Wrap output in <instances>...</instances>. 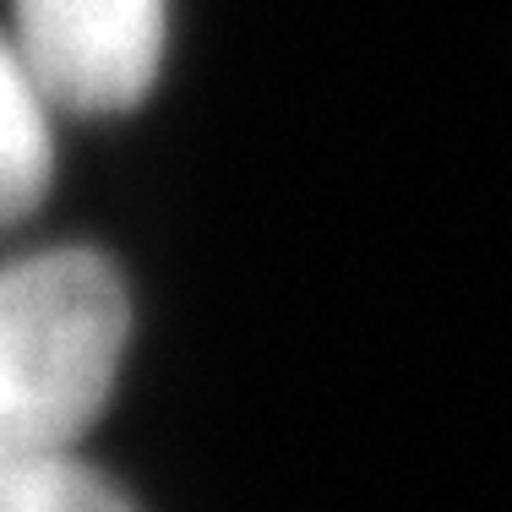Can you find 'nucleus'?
<instances>
[{
  "instance_id": "nucleus-1",
  "label": "nucleus",
  "mask_w": 512,
  "mask_h": 512,
  "mask_svg": "<svg viewBox=\"0 0 512 512\" xmlns=\"http://www.w3.org/2000/svg\"><path fill=\"white\" fill-rule=\"evenodd\" d=\"M126 333V284L99 251L0 267V469L77 458L109 404Z\"/></svg>"
},
{
  "instance_id": "nucleus-2",
  "label": "nucleus",
  "mask_w": 512,
  "mask_h": 512,
  "mask_svg": "<svg viewBox=\"0 0 512 512\" xmlns=\"http://www.w3.org/2000/svg\"><path fill=\"white\" fill-rule=\"evenodd\" d=\"M164 0H11V39L44 93L77 115L148 99L164 60Z\"/></svg>"
},
{
  "instance_id": "nucleus-3",
  "label": "nucleus",
  "mask_w": 512,
  "mask_h": 512,
  "mask_svg": "<svg viewBox=\"0 0 512 512\" xmlns=\"http://www.w3.org/2000/svg\"><path fill=\"white\" fill-rule=\"evenodd\" d=\"M55 99L44 93L39 71L0 33V224L33 213L55 175V137H50Z\"/></svg>"
},
{
  "instance_id": "nucleus-4",
  "label": "nucleus",
  "mask_w": 512,
  "mask_h": 512,
  "mask_svg": "<svg viewBox=\"0 0 512 512\" xmlns=\"http://www.w3.org/2000/svg\"><path fill=\"white\" fill-rule=\"evenodd\" d=\"M0 512H131V507L88 463L66 458V463H33V469H0Z\"/></svg>"
}]
</instances>
